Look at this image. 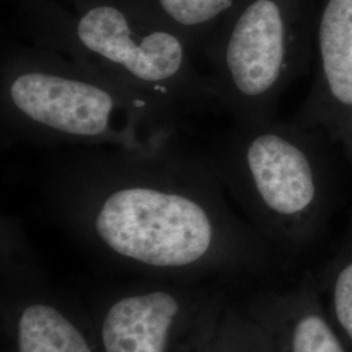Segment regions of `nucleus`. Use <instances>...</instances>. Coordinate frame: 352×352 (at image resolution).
Returning <instances> with one entry per match:
<instances>
[{"label": "nucleus", "mask_w": 352, "mask_h": 352, "mask_svg": "<svg viewBox=\"0 0 352 352\" xmlns=\"http://www.w3.org/2000/svg\"><path fill=\"white\" fill-rule=\"evenodd\" d=\"M36 183L52 218L102 260L149 277L264 264L270 248L234 212L205 151L183 132L148 149L69 148Z\"/></svg>", "instance_id": "nucleus-1"}, {"label": "nucleus", "mask_w": 352, "mask_h": 352, "mask_svg": "<svg viewBox=\"0 0 352 352\" xmlns=\"http://www.w3.org/2000/svg\"><path fill=\"white\" fill-rule=\"evenodd\" d=\"M1 149H148L186 131L187 116L37 43L4 42L0 56Z\"/></svg>", "instance_id": "nucleus-2"}, {"label": "nucleus", "mask_w": 352, "mask_h": 352, "mask_svg": "<svg viewBox=\"0 0 352 352\" xmlns=\"http://www.w3.org/2000/svg\"><path fill=\"white\" fill-rule=\"evenodd\" d=\"M72 12L49 0H26L21 21L32 43L72 58L183 115L225 113L209 75L186 41L131 0H76Z\"/></svg>", "instance_id": "nucleus-3"}, {"label": "nucleus", "mask_w": 352, "mask_h": 352, "mask_svg": "<svg viewBox=\"0 0 352 352\" xmlns=\"http://www.w3.org/2000/svg\"><path fill=\"white\" fill-rule=\"evenodd\" d=\"M300 123H235L205 153L227 196L261 239L296 252L318 227L325 200L318 154Z\"/></svg>", "instance_id": "nucleus-4"}, {"label": "nucleus", "mask_w": 352, "mask_h": 352, "mask_svg": "<svg viewBox=\"0 0 352 352\" xmlns=\"http://www.w3.org/2000/svg\"><path fill=\"white\" fill-rule=\"evenodd\" d=\"M225 113L235 123L273 120L278 98L307 62L283 0H243L201 52Z\"/></svg>", "instance_id": "nucleus-5"}, {"label": "nucleus", "mask_w": 352, "mask_h": 352, "mask_svg": "<svg viewBox=\"0 0 352 352\" xmlns=\"http://www.w3.org/2000/svg\"><path fill=\"white\" fill-rule=\"evenodd\" d=\"M226 309L218 289L157 282L115 292L90 321L100 352H206Z\"/></svg>", "instance_id": "nucleus-6"}, {"label": "nucleus", "mask_w": 352, "mask_h": 352, "mask_svg": "<svg viewBox=\"0 0 352 352\" xmlns=\"http://www.w3.org/2000/svg\"><path fill=\"white\" fill-rule=\"evenodd\" d=\"M6 352H100L85 318L43 282L1 292Z\"/></svg>", "instance_id": "nucleus-7"}, {"label": "nucleus", "mask_w": 352, "mask_h": 352, "mask_svg": "<svg viewBox=\"0 0 352 352\" xmlns=\"http://www.w3.org/2000/svg\"><path fill=\"white\" fill-rule=\"evenodd\" d=\"M247 312L264 329L273 352H350L311 283L261 295Z\"/></svg>", "instance_id": "nucleus-8"}, {"label": "nucleus", "mask_w": 352, "mask_h": 352, "mask_svg": "<svg viewBox=\"0 0 352 352\" xmlns=\"http://www.w3.org/2000/svg\"><path fill=\"white\" fill-rule=\"evenodd\" d=\"M320 84L337 126L352 139V0H327L317 34ZM351 142V141H350Z\"/></svg>", "instance_id": "nucleus-9"}, {"label": "nucleus", "mask_w": 352, "mask_h": 352, "mask_svg": "<svg viewBox=\"0 0 352 352\" xmlns=\"http://www.w3.org/2000/svg\"><path fill=\"white\" fill-rule=\"evenodd\" d=\"M175 30L189 50L201 56L217 28L226 19L238 0H131Z\"/></svg>", "instance_id": "nucleus-10"}, {"label": "nucleus", "mask_w": 352, "mask_h": 352, "mask_svg": "<svg viewBox=\"0 0 352 352\" xmlns=\"http://www.w3.org/2000/svg\"><path fill=\"white\" fill-rule=\"evenodd\" d=\"M320 298L329 320L352 352V240L327 267Z\"/></svg>", "instance_id": "nucleus-11"}, {"label": "nucleus", "mask_w": 352, "mask_h": 352, "mask_svg": "<svg viewBox=\"0 0 352 352\" xmlns=\"http://www.w3.org/2000/svg\"><path fill=\"white\" fill-rule=\"evenodd\" d=\"M37 258L20 222L1 217V291L42 283Z\"/></svg>", "instance_id": "nucleus-12"}, {"label": "nucleus", "mask_w": 352, "mask_h": 352, "mask_svg": "<svg viewBox=\"0 0 352 352\" xmlns=\"http://www.w3.org/2000/svg\"><path fill=\"white\" fill-rule=\"evenodd\" d=\"M206 352H273L264 329L247 311L227 307Z\"/></svg>", "instance_id": "nucleus-13"}, {"label": "nucleus", "mask_w": 352, "mask_h": 352, "mask_svg": "<svg viewBox=\"0 0 352 352\" xmlns=\"http://www.w3.org/2000/svg\"><path fill=\"white\" fill-rule=\"evenodd\" d=\"M72 1H74V3H75L76 0H72Z\"/></svg>", "instance_id": "nucleus-14"}]
</instances>
